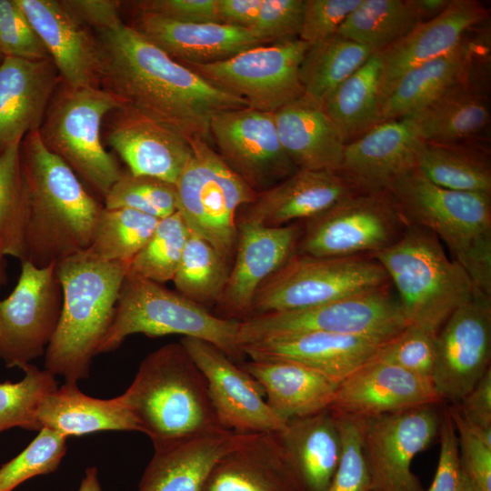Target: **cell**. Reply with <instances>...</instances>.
<instances>
[{
    "mask_svg": "<svg viewBox=\"0 0 491 491\" xmlns=\"http://www.w3.org/2000/svg\"><path fill=\"white\" fill-rule=\"evenodd\" d=\"M95 33L99 87L187 139L208 142L215 114L247 106L123 21Z\"/></svg>",
    "mask_w": 491,
    "mask_h": 491,
    "instance_id": "obj_1",
    "label": "cell"
},
{
    "mask_svg": "<svg viewBox=\"0 0 491 491\" xmlns=\"http://www.w3.org/2000/svg\"><path fill=\"white\" fill-rule=\"evenodd\" d=\"M20 151L28 195L21 262L45 267L86 251L104 205L45 146L38 130L25 136Z\"/></svg>",
    "mask_w": 491,
    "mask_h": 491,
    "instance_id": "obj_2",
    "label": "cell"
},
{
    "mask_svg": "<svg viewBox=\"0 0 491 491\" xmlns=\"http://www.w3.org/2000/svg\"><path fill=\"white\" fill-rule=\"evenodd\" d=\"M120 397L154 447L224 428L206 380L181 343L146 356Z\"/></svg>",
    "mask_w": 491,
    "mask_h": 491,
    "instance_id": "obj_3",
    "label": "cell"
},
{
    "mask_svg": "<svg viewBox=\"0 0 491 491\" xmlns=\"http://www.w3.org/2000/svg\"><path fill=\"white\" fill-rule=\"evenodd\" d=\"M128 263L104 261L87 251L56 264L63 303L45 353V367L67 383L88 377L113 320Z\"/></svg>",
    "mask_w": 491,
    "mask_h": 491,
    "instance_id": "obj_4",
    "label": "cell"
},
{
    "mask_svg": "<svg viewBox=\"0 0 491 491\" xmlns=\"http://www.w3.org/2000/svg\"><path fill=\"white\" fill-rule=\"evenodd\" d=\"M389 191L407 224L434 234L475 286L491 296V194L438 186L416 167Z\"/></svg>",
    "mask_w": 491,
    "mask_h": 491,
    "instance_id": "obj_5",
    "label": "cell"
},
{
    "mask_svg": "<svg viewBox=\"0 0 491 491\" xmlns=\"http://www.w3.org/2000/svg\"><path fill=\"white\" fill-rule=\"evenodd\" d=\"M371 256L394 285L409 325L436 334L479 291L438 238L416 225H408L396 243Z\"/></svg>",
    "mask_w": 491,
    "mask_h": 491,
    "instance_id": "obj_6",
    "label": "cell"
},
{
    "mask_svg": "<svg viewBox=\"0 0 491 491\" xmlns=\"http://www.w3.org/2000/svg\"><path fill=\"white\" fill-rule=\"evenodd\" d=\"M239 324V320L213 315L161 284L125 276L98 354L115 350L134 334L183 335L206 341L232 360H240L245 355L237 342Z\"/></svg>",
    "mask_w": 491,
    "mask_h": 491,
    "instance_id": "obj_7",
    "label": "cell"
},
{
    "mask_svg": "<svg viewBox=\"0 0 491 491\" xmlns=\"http://www.w3.org/2000/svg\"><path fill=\"white\" fill-rule=\"evenodd\" d=\"M125 105L100 87H64L48 105L38 129L45 146L105 197L123 172L102 141L107 115Z\"/></svg>",
    "mask_w": 491,
    "mask_h": 491,
    "instance_id": "obj_8",
    "label": "cell"
},
{
    "mask_svg": "<svg viewBox=\"0 0 491 491\" xmlns=\"http://www.w3.org/2000/svg\"><path fill=\"white\" fill-rule=\"evenodd\" d=\"M408 325L386 285L311 307L250 316L240 321L237 342L242 348L281 336L326 332L386 343Z\"/></svg>",
    "mask_w": 491,
    "mask_h": 491,
    "instance_id": "obj_9",
    "label": "cell"
},
{
    "mask_svg": "<svg viewBox=\"0 0 491 491\" xmlns=\"http://www.w3.org/2000/svg\"><path fill=\"white\" fill-rule=\"evenodd\" d=\"M192 156L175 183L178 212L189 230L206 240L227 261L237 240L238 208L257 196L200 137L188 139Z\"/></svg>",
    "mask_w": 491,
    "mask_h": 491,
    "instance_id": "obj_10",
    "label": "cell"
},
{
    "mask_svg": "<svg viewBox=\"0 0 491 491\" xmlns=\"http://www.w3.org/2000/svg\"><path fill=\"white\" fill-rule=\"evenodd\" d=\"M370 256L320 257L295 254L258 288L252 316L311 307L387 285Z\"/></svg>",
    "mask_w": 491,
    "mask_h": 491,
    "instance_id": "obj_11",
    "label": "cell"
},
{
    "mask_svg": "<svg viewBox=\"0 0 491 491\" xmlns=\"http://www.w3.org/2000/svg\"><path fill=\"white\" fill-rule=\"evenodd\" d=\"M407 226L389 190L356 192L306 220L296 248L320 257L371 256L396 243Z\"/></svg>",
    "mask_w": 491,
    "mask_h": 491,
    "instance_id": "obj_12",
    "label": "cell"
},
{
    "mask_svg": "<svg viewBox=\"0 0 491 491\" xmlns=\"http://www.w3.org/2000/svg\"><path fill=\"white\" fill-rule=\"evenodd\" d=\"M309 45L297 38L257 45L217 62L185 65L242 98L248 107L275 113L304 95L299 68Z\"/></svg>",
    "mask_w": 491,
    "mask_h": 491,
    "instance_id": "obj_13",
    "label": "cell"
},
{
    "mask_svg": "<svg viewBox=\"0 0 491 491\" xmlns=\"http://www.w3.org/2000/svg\"><path fill=\"white\" fill-rule=\"evenodd\" d=\"M63 303L56 264L39 267L21 262L12 293L0 299V359L24 368L45 353L56 330Z\"/></svg>",
    "mask_w": 491,
    "mask_h": 491,
    "instance_id": "obj_14",
    "label": "cell"
},
{
    "mask_svg": "<svg viewBox=\"0 0 491 491\" xmlns=\"http://www.w3.org/2000/svg\"><path fill=\"white\" fill-rule=\"evenodd\" d=\"M209 129L217 154L257 194L297 169L280 143L274 113L248 106L220 111Z\"/></svg>",
    "mask_w": 491,
    "mask_h": 491,
    "instance_id": "obj_15",
    "label": "cell"
},
{
    "mask_svg": "<svg viewBox=\"0 0 491 491\" xmlns=\"http://www.w3.org/2000/svg\"><path fill=\"white\" fill-rule=\"evenodd\" d=\"M491 296L481 291L456 308L436 335L433 385L455 405L490 368Z\"/></svg>",
    "mask_w": 491,
    "mask_h": 491,
    "instance_id": "obj_16",
    "label": "cell"
},
{
    "mask_svg": "<svg viewBox=\"0 0 491 491\" xmlns=\"http://www.w3.org/2000/svg\"><path fill=\"white\" fill-rule=\"evenodd\" d=\"M440 422L432 406L363 419L372 491H421L412 461L439 433Z\"/></svg>",
    "mask_w": 491,
    "mask_h": 491,
    "instance_id": "obj_17",
    "label": "cell"
},
{
    "mask_svg": "<svg viewBox=\"0 0 491 491\" xmlns=\"http://www.w3.org/2000/svg\"><path fill=\"white\" fill-rule=\"evenodd\" d=\"M203 373L220 425L241 434L278 433L286 422L266 402L254 377L214 345L193 337L180 342Z\"/></svg>",
    "mask_w": 491,
    "mask_h": 491,
    "instance_id": "obj_18",
    "label": "cell"
},
{
    "mask_svg": "<svg viewBox=\"0 0 491 491\" xmlns=\"http://www.w3.org/2000/svg\"><path fill=\"white\" fill-rule=\"evenodd\" d=\"M301 233L296 223L274 227L240 218L235 263L217 303L226 318L252 316L258 288L296 254Z\"/></svg>",
    "mask_w": 491,
    "mask_h": 491,
    "instance_id": "obj_19",
    "label": "cell"
},
{
    "mask_svg": "<svg viewBox=\"0 0 491 491\" xmlns=\"http://www.w3.org/2000/svg\"><path fill=\"white\" fill-rule=\"evenodd\" d=\"M489 55L469 74L414 115L420 140L434 144L487 145L491 119L488 89Z\"/></svg>",
    "mask_w": 491,
    "mask_h": 491,
    "instance_id": "obj_20",
    "label": "cell"
},
{
    "mask_svg": "<svg viewBox=\"0 0 491 491\" xmlns=\"http://www.w3.org/2000/svg\"><path fill=\"white\" fill-rule=\"evenodd\" d=\"M440 401L431 379L374 359L339 383L328 409L336 416L367 419Z\"/></svg>",
    "mask_w": 491,
    "mask_h": 491,
    "instance_id": "obj_21",
    "label": "cell"
},
{
    "mask_svg": "<svg viewBox=\"0 0 491 491\" xmlns=\"http://www.w3.org/2000/svg\"><path fill=\"white\" fill-rule=\"evenodd\" d=\"M107 116V143L128 172L175 185L193 154L189 140L127 105Z\"/></svg>",
    "mask_w": 491,
    "mask_h": 491,
    "instance_id": "obj_22",
    "label": "cell"
},
{
    "mask_svg": "<svg viewBox=\"0 0 491 491\" xmlns=\"http://www.w3.org/2000/svg\"><path fill=\"white\" fill-rule=\"evenodd\" d=\"M420 142L407 118L381 122L346 145L338 172L358 192L389 190L416 167Z\"/></svg>",
    "mask_w": 491,
    "mask_h": 491,
    "instance_id": "obj_23",
    "label": "cell"
},
{
    "mask_svg": "<svg viewBox=\"0 0 491 491\" xmlns=\"http://www.w3.org/2000/svg\"><path fill=\"white\" fill-rule=\"evenodd\" d=\"M487 16L488 10L478 1L451 0L441 14L419 23L401 40L380 52L381 104L406 72L454 50Z\"/></svg>",
    "mask_w": 491,
    "mask_h": 491,
    "instance_id": "obj_24",
    "label": "cell"
},
{
    "mask_svg": "<svg viewBox=\"0 0 491 491\" xmlns=\"http://www.w3.org/2000/svg\"><path fill=\"white\" fill-rule=\"evenodd\" d=\"M45 48L61 81L70 88L99 87L96 40L56 0H15Z\"/></svg>",
    "mask_w": 491,
    "mask_h": 491,
    "instance_id": "obj_25",
    "label": "cell"
},
{
    "mask_svg": "<svg viewBox=\"0 0 491 491\" xmlns=\"http://www.w3.org/2000/svg\"><path fill=\"white\" fill-rule=\"evenodd\" d=\"M385 343L341 334L308 332L242 346L251 360H287L306 366L341 383L373 361Z\"/></svg>",
    "mask_w": 491,
    "mask_h": 491,
    "instance_id": "obj_26",
    "label": "cell"
},
{
    "mask_svg": "<svg viewBox=\"0 0 491 491\" xmlns=\"http://www.w3.org/2000/svg\"><path fill=\"white\" fill-rule=\"evenodd\" d=\"M61 82L51 58L0 62V150L38 130Z\"/></svg>",
    "mask_w": 491,
    "mask_h": 491,
    "instance_id": "obj_27",
    "label": "cell"
},
{
    "mask_svg": "<svg viewBox=\"0 0 491 491\" xmlns=\"http://www.w3.org/2000/svg\"><path fill=\"white\" fill-rule=\"evenodd\" d=\"M356 192L338 171L296 169L258 193L241 219L274 227L306 221Z\"/></svg>",
    "mask_w": 491,
    "mask_h": 491,
    "instance_id": "obj_28",
    "label": "cell"
},
{
    "mask_svg": "<svg viewBox=\"0 0 491 491\" xmlns=\"http://www.w3.org/2000/svg\"><path fill=\"white\" fill-rule=\"evenodd\" d=\"M183 64H207L263 45L248 29L222 23H185L137 12L131 25Z\"/></svg>",
    "mask_w": 491,
    "mask_h": 491,
    "instance_id": "obj_29",
    "label": "cell"
},
{
    "mask_svg": "<svg viewBox=\"0 0 491 491\" xmlns=\"http://www.w3.org/2000/svg\"><path fill=\"white\" fill-rule=\"evenodd\" d=\"M202 491H305L277 433L251 434L223 456Z\"/></svg>",
    "mask_w": 491,
    "mask_h": 491,
    "instance_id": "obj_30",
    "label": "cell"
},
{
    "mask_svg": "<svg viewBox=\"0 0 491 491\" xmlns=\"http://www.w3.org/2000/svg\"><path fill=\"white\" fill-rule=\"evenodd\" d=\"M489 33L468 34L452 51L406 72L381 104V122L408 117L464 79L489 55Z\"/></svg>",
    "mask_w": 491,
    "mask_h": 491,
    "instance_id": "obj_31",
    "label": "cell"
},
{
    "mask_svg": "<svg viewBox=\"0 0 491 491\" xmlns=\"http://www.w3.org/2000/svg\"><path fill=\"white\" fill-rule=\"evenodd\" d=\"M250 435L222 428L155 447L138 491H202L217 461Z\"/></svg>",
    "mask_w": 491,
    "mask_h": 491,
    "instance_id": "obj_32",
    "label": "cell"
},
{
    "mask_svg": "<svg viewBox=\"0 0 491 491\" xmlns=\"http://www.w3.org/2000/svg\"><path fill=\"white\" fill-rule=\"evenodd\" d=\"M274 116L280 143L297 169L338 171L346 143L321 104L304 95Z\"/></svg>",
    "mask_w": 491,
    "mask_h": 491,
    "instance_id": "obj_33",
    "label": "cell"
},
{
    "mask_svg": "<svg viewBox=\"0 0 491 491\" xmlns=\"http://www.w3.org/2000/svg\"><path fill=\"white\" fill-rule=\"evenodd\" d=\"M242 367L260 385L269 406L286 422L328 409L339 385L293 361L250 359Z\"/></svg>",
    "mask_w": 491,
    "mask_h": 491,
    "instance_id": "obj_34",
    "label": "cell"
},
{
    "mask_svg": "<svg viewBox=\"0 0 491 491\" xmlns=\"http://www.w3.org/2000/svg\"><path fill=\"white\" fill-rule=\"evenodd\" d=\"M305 491H326L341 455V437L329 409L288 420L277 433Z\"/></svg>",
    "mask_w": 491,
    "mask_h": 491,
    "instance_id": "obj_35",
    "label": "cell"
},
{
    "mask_svg": "<svg viewBox=\"0 0 491 491\" xmlns=\"http://www.w3.org/2000/svg\"><path fill=\"white\" fill-rule=\"evenodd\" d=\"M38 421L41 427L65 437L99 431H139L140 427L120 396L110 399L84 394L77 383L65 382L43 401Z\"/></svg>",
    "mask_w": 491,
    "mask_h": 491,
    "instance_id": "obj_36",
    "label": "cell"
},
{
    "mask_svg": "<svg viewBox=\"0 0 491 491\" xmlns=\"http://www.w3.org/2000/svg\"><path fill=\"white\" fill-rule=\"evenodd\" d=\"M416 167L438 186L491 194V160L487 145L434 144L421 140Z\"/></svg>",
    "mask_w": 491,
    "mask_h": 491,
    "instance_id": "obj_37",
    "label": "cell"
},
{
    "mask_svg": "<svg viewBox=\"0 0 491 491\" xmlns=\"http://www.w3.org/2000/svg\"><path fill=\"white\" fill-rule=\"evenodd\" d=\"M380 73L378 52L338 85L323 105L346 145L381 123Z\"/></svg>",
    "mask_w": 491,
    "mask_h": 491,
    "instance_id": "obj_38",
    "label": "cell"
},
{
    "mask_svg": "<svg viewBox=\"0 0 491 491\" xmlns=\"http://www.w3.org/2000/svg\"><path fill=\"white\" fill-rule=\"evenodd\" d=\"M375 54L337 33L310 45L299 68L304 95L324 105L347 77Z\"/></svg>",
    "mask_w": 491,
    "mask_h": 491,
    "instance_id": "obj_39",
    "label": "cell"
},
{
    "mask_svg": "<svg viewBox=\"0 0 491 491\" xmlns=\"http://www.w3.org/2000/svg\"><path fill=\"white\" fill-rule=\"evenodd\" d=\"M421 22L412 0H360L337 34L378 53Z\"/></svg>",
    "mask_w": 491,
    "mask_h": 491,
    "instance_id": "obj_40",
    "label": "cell"
},
{
    "mask_svg": "<svg viewBox=\"0 0 491 491\" xmlns=\"http://www.w3.org/2000/svg\"><path fill=\"white\" fill-rule=\"evenodd\" d=\"M229 272L228 261L206 240L190 231L172 281L180 295L199 305L218 303Z\"/></svg>",
    "mask_w": 491,
    "mask_h": 491,
    "instance_id": "obj_41",
    "label": "cell"
},
{
    "mask_svg": "<svg viewBox=\"0 0 491 491\" xmlns=\"http://www.w3.org/2000/svg\"><path fill=\"white\" fill-rule=\"evenodd\" d=\"M20 146L16 143L0 150V249L22 261L28 195Z\"/></svg>",
    "mask_w": 491,
    "mask_h": 491,
    "instance_id": "obj_42",
    "label": "cell"
},
{
    "mask_svg": "<svg viewBox=\"0 0 491 491\" xmlns=\"http://www.w3.org/2000/svg\"><path fill=\"white\" fill-rule=\"evenodd\" d=\"M160 219L127 208H103L86 250L108 262L129 263L154 233Z\"/></svg>",
    "mask_w": 491,
    "mask_h": 491,
    "instance_id": "obj_43",
    "label": "cell"
},
{
    "mask_svg": "<svg viewBox=\"0 0 491 491\" xmlns=\"http://www.w3.org/2000/svg\"><path fill=\"white\" fill-rule=\"evenodd\" d=\"M189 233L178 211L160 219L146 244L128 263L126 276L158 284L173 280Z\"/></svg>",
    "mask_w": 491,
    "mask_h": 491,
    "instance_id": "obj_44",
    "label": "cell"
},
{
    "mask_svg": "<svg viewBox=\"0 0 491 491\" xmlns=\"http://www.w3.org/2000/svg\"><path fill=\"white\" fill-rule=\"evenodd\" d=\"M23 370L21 381L0 384V433L14 427L39 431L40 406L58 387L55 376L45 368L41 370L28 364Z\"/></svg>",
    "mask_w": 491,
    "mask_h": 491,
    "instance_id": "obj_45",
    "label": "cell"
},
{
    "mask_svg": "<svg viewBox=\"0 0 491 491\" xmlns=\"http://www.w3.org/2000/svg\"><path fill=\"white\" fill-rule=\"evenodd\" d=\"M104 207L127 208L163 219L178 211L174 184L123 172L104 197Z\"/></svg>",
    "mask_w": 491,
    "mask_h": 491,
    "instance_id": "obj_46",
    "label": "cell"
},
{
    "mask_svg": "<svg viewBox=\"0 0 491 491\" xmlns=\"http://www.w3.org/2000/svg\"><path fill=\"white\" fill-rule=\"evenodd\" d=\"M66 439L55 430L42 427L19 455L0 467V491H13L31 477L54 472L65 455Z\"/></svg>",
    "mask_w": 491,
    "mask_h": 491,
    "instance_id": "obj_47",
    "label": "cell"
},
{
    "mask_svg": "<svg viewBox=\"0 0 491 491\" xmlns=\"http://www.w3.org/2000/svg\"><path fill=\"white\" fill-rule=\"evenodd\" d=\"M334 416L341 437V455L326 491H372L364 451L363 419Z\"/></svg>",
    "mask_w": 491,
    "mask_h": 491,
    "instance_id": "obj_48",
    "label": "cell"
},
{
    "mask_svg": "<svg viewBox=\"0 0 491 491\" xmlns=\"http://www.w3.org/2000/svg\"><path fill=\"white\" fill-rule=\"evenodd\" d=\"M436 335L408 325L381 346L375 359L431 379L436 356Z\"/></svg>",
    "mask_w": 491,
    "mask_h": 491,
    "instance_id": "obj_49",
    "label": "cell"
},
{
    "mask_svg": "<svg viewBox=\"0 0 491 491\" xmlns=\"http://www.w3.org/2000/svg\"><path fill=\"white\" fill-rule=\"evenodd\" d=\"M0 55L28 60L50 58L15 0H0Z\"/></svg>",
    "mask_w": 491,
    "mask_h": 491,
    "instance_id": "obj_50",
    "label": "cell"
},
{
    "mask_svg": "<svg viewBox=\"0 0 491 491\" xmlns=\"http://www.w3.org/2000/svg\"><path fill=\"white\" fill-rule=\"evenodd\" d=\"M447 411L456 428L461 470L470 491H491V446L469 429L456 405Z\"/></svg>",
    "mask_w": 491,
    "mask_h": 491,
    "instance_id": "obj_51",
    "label": "cell"
},
{
    "mask_svg": "<svg viewBox=\"0 0 491 491\" xmlns=\"http://www.w3.org/2000/svg\"><path fill=\"white\" fill-rule=\"evenodd\" d=\"M305 0H263L251 34L263 45L297 39Z\"/></svg>",
    "mask_w": 491,
    "mask_h": 491,
    "instance_id": "obj_52",
    "label": "cell"
},
{
    "mask_svg": "<svg viewBox=\"0 0 491 491\" xmlns=\"http://www.w3.org/2000/svg\"><path fill=\"white\" fill-rule=\"evenodd\" d=\"M360 0H305L299 39L313 45L337 33Z\"/></svg>",
    "mask_w": 491,
    "mask_h": 491,
    "instance_id": "obj_53",
    "label": "cell"
},
{
    "mask_svg": "<svg viewBox=\"0 0 491 491\" xmlns=\"http://www.w3.org/2000/svg\"><path fill=\"white\" fill-rule=\"evenodd\" d=\"M439 436L437 468L427 491H470L461 470L457 436L447 410L440 422Z\"/></svg>",
    "mask_w": 491,
    "mask_h": 491,
    "instance_id": "obj_54",
    "label": "cell"
},
{
    "mask_svg": "<svg viewBox=\"0 0 491 491\" xmlns=\"http://www.w3.org/2000/svg\"><path fill=\"white\" fill-rule=\"evenodd\" d=\"M469 429L491 446V369L456 406Z\"/></svg>",
    "mask_w": 491,
    "mask_h": 491,
    "instance_id": "obj_55",
    "label": "cell"
},
{
    "mask_svg": "<svg viewBox=\"0 0 491 491\" xmlns=\"http://www.w3.org/2000/svg\"><path fill=\"white\" fill-rule=\"evenodd\" d=\"M216 0H144L135 1L137 12L153 13L185 23H221Z\"/></svg>",
    "mask_w": 491,
    "mask_h": 491,
    "instance_id": "obj_56",
    "label": "cell"
},
{
    "mask_svg": "<svg viewBox=\"0 0 491 491\" xmlns=\"http://www.w3.org/2000/svg\"><path fill=\"white\" fill-rule=\"evenodd\" d=\"M61 3L81 25L95 31L111 27L122 21L119 1L63 0Z\"/></svg>",
    "mask_w": 491,
    "mask_h": 491,
    "instance_id": "obj_57",
    "label": "cell"
},
{
    "mask_svg": "<svg viewBox=\"0 0 491 491\" xmlns=\"http://www.w3.org/2000/svg\"><path fill=\"white\" fill-rule=\"evenodd\" d=\"M262 1L216 0V14L222 24L249 30L256 21Z\"/></svg>",
    "mask_w": 491,
    "mask_h": 491,
    "instance_id": "obj_58",
    "label": "cell"
},
{
    "mask_svg": "<svg viewBox=\"0 0 491 491\" xmlns=\"http://www.w3.org/2000/svg\"><path fill=\"white\" fill-rule=\"evenodd\" d=\"M451 0H412V3L423 21L432 19L441 14Z\"/></svg>",
    "mask_w": 491,
    "mask_h": 491,
    "instance_id": "obj_59",
    "label": "cell"
},
{
    "mask_svg": "<svg viewBox=\"0 0 491 491\" xmlns=\"http://www.w3.org/2000/svg\"><path fill=\"white\" fill-rule=\"evenodd\" d=\"M78 491H101L98 470L95 466L88 467L85 470Z\"/></svg>",
    "mask_w": 491,
    "mask_h": 491,
    "instance_id": "obj_60",
    "label": "cell"
},
{
    "mask_svg": "<svg viewBox=\"0 0 491 491\" xmlns=\"http://www.w3.org/2000/svg\"><path fill=\"white\" fill-rule=\"evenodd\" d=\"M7 275H6V261L5 256L3 254L0 249V288L6 284Z\"/></svg>",
    "mask_w": 491,
    "mask_h": 491,
    "instance_id": "obj_61",
    "label": "cell"
},
{
    "mask_svg": "<svg viewBox=\"0 0 491 491\" xmlns=\"http://www.w3.org/2000/svg\"><path fill=\"white\" fill-rule=\"evenodd\" d=\"M2 59H3V56L0 55V62L2 61Z\"/></svg>",
    "mask_w": 491,
    "mask_h": 491,
    "instance_id": "obj_62",
    "label": "cell"
}]
</instances>
